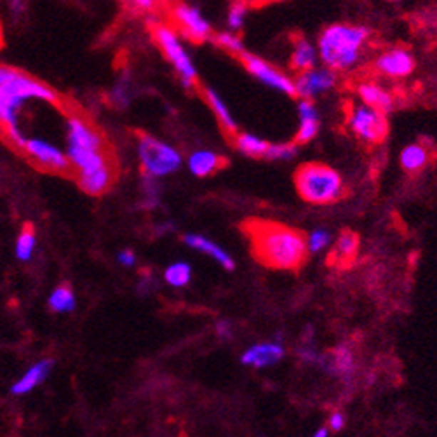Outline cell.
Returning a JSON list of instances; mask_svg holds the SVG:
<instances>
[{
    "mask_svg": "<svg viewBox=\"0 0 437 437\" xmlns=\"http://www.w3.org/2000/svg\"><path fill=\"white\" fill-rule=\"evenodd\" d=\"M242 230L250 237L253 257L269 269L298 270L310 253L305 235L282 223L247 220Z\"/></svg>",
    "mask_w": 437,
    "mask_h": 437,
    "instance_id": "1",
    "label": "cell"
},
{
    "mask_svg": "<svg viewBox=\"0 0 437 437\" xmlns=\"http://www.w3.org/2000/svg\"><path fill=\"white\" fill-rule=\"evenodd\" d=\"M366 26L334 23L321 31L317 41L319 58L328 68L350 70L359 61L361 51L368 41Z\"/></svg>",
    "mask_w": 437,
    "mask_h": 437,
    "instance_id": "2",
    "label": "cell"
},
{
    "mask_svg": "<svg viewBox=\"0 0 437 437\" xmlns=\"http://www.w3.org/2000/svg\"><path fill=\"white\" fill-rule=\"evenodd\" d=\"M29 100H41L56 106L61 105V96L56 91L19 70L7 84L0 88V122L4 129L19 125L18 113Z\"/></svg>",
    "mask_w": 437,
    "mask_h": 437,
    "instance_id": "3",
    "label": "cell"
},
{
    "mask_svg": "<svg viewBox=\"0 0 437 437\" xmlns=\"http://www.w3.org/2000/svg\"><path fill=\"white\" fill-rule=\"evenodd\" d=\"M66 153L73 173L98 166L110 157L105 150L103 135L77 113L66 119Z\"/></svg>",
    "mask_w": 437,
    "mask_h": 437,
    "instance_id": "4",
    "label": "cell"
},
{
    "mask_svg": "<svg viewBox=\"0 0 437 437\" xmlns=\"http://www.w3.org/2000/svg\"><path fill=\"white\" fill-rule=\"evenodd\" d=\"M298 195L310 204H329L344 195V180L322 163H305L294 173Z\"/></svg>",
    "mask_w": 437,
    "mask_h": 437,
    "instance_id": "5",
    "label": "cell"
},
{
    "mask_svg": "<svg viewBox=\"0 0 437 437\" xmlns=\"http://www.w3.org/2000/svg\"><path fill=\"white\" fill-rule=\"evenodd\" d=\"M138 157L145 175H150L153 178L173 175L181 166L180 152L150 135L138 138Z\"/></svg>",
    "mask_w": 437,
    "mask_h": 437,
    "instance_id": "6",
    "label": "cell"
},
{
    "mask_svg": "<svg viewBox=\"0 0 437 437\" xmlns=\"http://www.w3.org/2000/svg\"><path fill=\"white\" fill-rule=\"evenodd\" d=\"M153 38L163 49L164 56L168 58V61L175 66L176 73H178L181 82L187 89L197 88V82H199V76H197V70L192 58L188 56L187 49L181 44L178 34L168 25H155L153 29Z\"/></svg>",
    "mask_w": 437,
    "mask_h": 437,
    "instance_id": "7",
    "label": "cell"
},
{
    "mask_svg": "<svg viewBox=\"0 0 437 437\" xmlns=\"http://www.w3.org/2000/svg\"><path fill=\"white\" fill-rule=\"evenodd\" d=\"M350 129L368 143H380L389 135L387 113L362 103L354 106L349 115Z\"/></svg>",
    "mask_w": 437,
    "mask_h": 437,
    "instance_id": "8",
    "label": "cell"
},
{
    "mask_svg": "<svg viewBox=\"0 0 437 437\" xmlns=\"http://www.w3.org/2000/svg\"><path fill=\"white\" fill-rule=\"evenodd\" d=\"M23 152L35 166L44 169V171L56 173V175H66L72 171L68 153L63 152L61 148L49 143V141L41 140V138H29Z\"/></svg>",
    "mask_w": 437,
    "mask_h": 437,
    "instance_id": "9",
    "label": "cell"
},
{
    "mask_svg": "<svg viewBox=\"0 0 437 437\" xmlns=\"http://www.w3.org/2000/svg\"><path fill=\"white\" fill-rule=\"evenodd\" d=\"M239 60L242 61V65L246 66L247 72L251 73L257 81L262 82L267 88H272L279 93H284L287 96H297V89H294V81L286 76V73L279 72L275 66H272L270 63H267L262 58L255 56V54L244 53L239 56Z\"/></svg>",
    "mask_w": 437,
    "mask_h": 437,
    "instance_id": "10",
    "label": "cell"
},
{
    "mask_svg": "<svg viewBox=\"0 0 437 437\" xmlns=\"http://www.w3.org/2000/svg\"><path fill=\"white\" fill-rule=\"evenodd\" d=\"M173 18H175L176 26H178L181 35L187 37L192 42H206L211 38V25L202 13L194 6L188 4H176L173 9Z\"/></svg>",
    "mask_w": 437,
    "mask_h": 437,
    "instance_id": "11",
    "label": "cell"
},
{
    "mask_svg": "<svg viewBox=\"0 0 437 437\" xmlns=\"http://www.w3.org/2000/svg\"><path fill=\"white\" fill-rule=\"evenodd\" d=\"M334 84H336V73L328 66H324V68L314 66V68L300 72L298 77L294 78L297 94L300 98H305V100H314L319 94L328 93L334 88Z\"/></svg>",
    "mask_w": 437,
    "mask_h": 437,
    "instance_id": "12",
    "label": "cell"
},
{
    "mask_svg": "<svg viewBox=\"0 0 437 437\" xmlns=\"http://www.w3.org/2000/svg\"><path fill=\"white\" fill-rule=\"evenodd\" d=\"M375 66L378 72L392 78L408 77L415 70V60L413 54L403 47H394L391 51H385L384 54L376 58Z\"/></svg>",
    "mask_w": 437,
    "mask_h": 437,
    "instance_id": "13",
    "label": "cell"
},
{
    "mask_svg": "<svg viewBox=\"0 0 437 437\" xmlns=\"http://www.w3.org/2000/svg\"><path fill=\"white\" fill-rule=\"evenodd\" d=\"M284 356V349L279 344H258L253 345L242 354L241 362L244 366L251 368H269V366L277 364Z\"/></svg>",
    "mask_w": 437,
    "mask_h": 437,
    "instance_id": "14",
    "label": "cell"
},
{
    "mask_svg": "<svg viewBox=\"0 0 437 437\" xmlns=\"http://www.w3.org/2000/svg\"><path fill=\"white\" fill-rule=\"evenodd\" d=\"M53 366H54V362L51 359H42V361L35 362L34 366H30V368L26 369L25 375L19 378L18 381H14V385L11 387V392H13L14 396H25V394H29L34 391V389H37L38 385H41L42 381H44L46 378L51 375V371H53Z\"/></svg>",
    "mask_w": 437,
    "mask_h": 437,
    "instance_id": "15",
    "label": "cell"
},
{
    "mask_svg": "<svg viewBox=\"0 0 437 437\" xmlns=\"http://www.w3.org/2000/svg\"><path fill=\"white\" fill-rule=\"evenodd\" d=\"M183 242L187 244L188 247H192V250L207 255V257L215 259V262L218 263V265H222L225 270L235 269L234 258H232L225 250H222L218 244L210 241V239L202 237V235H199V234H187L183 237Z\"/></svg>",
    "mask_w": 437,
    "mask_h": 437,
    "instance_id": "16",
    "label": "cell"
},
{
    "mask_svg": "<svg viewBox=\"0 0 437 437\" xmlns=\"http://www.w3.org/2000/svg\"><path fill=\"white\" fill-rule=\"evenodd\" d=\"M225 166L227 160L220 153L210 150H197L188 159V169L197 178H206V176L215 175L216 171Z\"/></svg>",
    "mask_w": 437,
    "mask_h": 437,
    "instance_id": "17",
    "label": "cell"
},
{
    "mask_svg": "<svg viewBox=\"0 0 437 437\" xmlns=\"http://www.w3.org/2000/svg\"><path fill=\"white\" fill-rule=\"evenodd\" d=\"M319 60L317 47L305 37L294 38L293 53H291V68L297 70L298 73L305 72V70L314 68Z\"/></svg>",
    "mask_w": 437,
    "mask_h": 437,
    "instance_id": "18",
    "label": "cell"
},
{
    "mask_svg": "<svg viewBox=\"0 0 437 437\" xmlns=\"http://www.w3.org/2000/svg\"><path fill=\"white\" fill-rule=\"evenodd\" d=\"M357 250H359V237H357V234L345 230L344 234H340V237L336 239V242H334L329 259H331L333 265L338 267L350 265V263L354 262V258H356Z\"/></svg>",
    "mask_w": 437,
    "mask_h": 437,
    "instance_id": "19",
    "label": "cell"
},
{
    "mask_svg": "<svg viewBox=\"0 0 437 437\" xmlns=\"http://www.w3.org/2000/svg\"><path fill=\"white\" fill-rule=\"evenodd\" d=\"M202 93H204V98H206L207 105H210V108L212 110V113H215V117L218 119L220 124H222L223 131H225L228 136L237 135L239 133L237 122H235L234 115H232L230 110H228L225 101H223L222 98L218 96V93L211 88H204Z\"/></svg>",
    "mask_w": 437,
    "mask_h": 437,
    "instance_id": "20",
    "label": "cell"
},
{
    "mask_svg": "<svg viewBox=\"0 0 437 437\" xmlns=\"http://www.w3.org/2000/svg\"><path fill=\"white\" fill-rule=\"evenodd\" d=\"M362 103L373 106V108L380 110V112L389 113L394 108V100L389 91H385L381 86L373 84V82H364L357 89Z\"/></svg>",
    "mask_w": 437,
    "mask_h": 437,
    "instance_id": "21",
    "label": "cell"
},
{
    "mask_svg": "<svg viewBox=\"0 0 437 437\" xmlns=\"http://www.w3.org/2000/svg\"><path fill=\"white\" fill-rule=\"evenodd\" d=\"M319 364H322L331 373H336V375L349 376L354 371V354L347 347H340L334 350L329 359H322L321 357Z\"/></svg>",
    "mask_w": 437,
    "mask_h": 437,
    "instance_id": "22",
    "label": "cell"
},
{
    "mask_svg": "<svg viewBox=\"0 0 437 437\" xmlns=\"http://www.w3.org/2000/svg\"><path fill=\"white\" fill-rule=\"evenodd\" d=\"M234 145L244 155L255 157V159L257 157L258 159L259 157L265 159L267 148H269V143L265 140H262L259 136L250 135V133H237V135H234Z\"/></svg>",
    "mask_w": 437,
    "mask_h": 437,
    "instance_id": "23",
    "label": "cell"
},
{
    "mask_svg": "<svg viewBox=\"0 0 437 437\" xmlns=\"http://www.w3.org/2000/svg\"><path fill=\"white\" fill-rule=\"evenodd\" d=\"M49 309L56 314H70L76 310V294H73L72 287L61 284L51 293L49 297Z\"/></svg>",
    "mask_w": 437,
    "mask_h": 437,
    "instance_id": "24",
    "label": "cell"
},
{
    "mask_svg": "<svg viewBox=\"0 0 437 437\" xmlns=\"http://www.w3.org/2000/svg\"><path fill=\"white\" fill-rule=\"evenodd\" d=\"M428 163V152L423 145H408L403 152H401V166L406 169L408 173H416L425 168Z\"/></svg>",
    "mask_w": 437,
    "mask_h": 437,
    "instance_id": "25",
    "label": "cell"
},
{
    "mask_svg": "<svg viewBox=\"0 0 437 437\" xmlns=\"http://www.w3.org/2000/svg\"><path fill=\"white\" fill-rule=\"evenodd\" d=\"M35 246H37V235L31 225H25L19 232L18 241H16V258L21 262H29L34 257Z\"/></svg>",
    "mask_w": 437,
    "mask_h": 437,
    "instance_id": "26",
    "label": "cell"
},
{
    "mask_svg": "<svg viewBox=\"0 0 437 437\" xmlns=\"http://www.w3.org/2000/svg\"><path fill=\"white\" fill-rule=\"evenodd\" d=\"M164 279L169 286L185 287L192 279V267L185 262H176L164 272Z\"/></svg>",
    "mask_w": 437,
    "mask_h": 437,
    "instance_id": "27",
    "label": "cell"
},
{
    "mask_svg": "<svg viewBox=\"0 0 437 437\" xmlns=\"http://www.w3.org/2000/svg\"><path fill=\"white\" fill-rule=\"evenodd\" d=\"M216 44L220 47H223V49L228 51L230 54H235V56H241V54L246 51V47H244L241 37H239L235 31H223V34H218L215 37Z\"/></svg>",
    "mask_w": 437,
    "mask_h": 437,
    "instance_id": "28",
    "label": "cell"
},
{
    "mask_svg": "<svg viewBox=\"0 0 437 437\" xmlns=\"http://www.w3.org/2000/svg\"><path fill=\"white\" fill-rule=\"evenodd\" d=\"M298 153V143H272L265 153L269 160H291Z\"/></svg>",
    "mask_w": 437,
    "mask_h": 437,
    "instance_id": "29",
    "label": "cell"
},
{
    "mask_svg": "<svg viewBox=\"0 0 437 437\" xmlns=\"http://www.w3.org/2000/svg\"><path fill=\"white\" fill-rule=\"evenodd\" d=\"M247 18V6L244 2H235L234 6L230 7L227 16V23H228V30L230 31H239L244 26Z\"/></svg>",
    "mask_w": 437,
    "mask_h": 437,
    "instance_id": "30",
    "label": "cell"
},
{
    "mask_svg": "<svg viewBox=\"0 0 437 437\" xmlns=\"http://www.w3.org/2000/svg\"><path fill=\"white\" fill-rule=\"evenodd\" d=\"M329 242H331V234L324 228H317L307 237V246H309L310 253H319L324 247H328Z\"/></svg>",
    "mask_w": 437,
    "mask_h": 437,
    "instance_id": "31",
    "label": "cell"
},
{
    "mask_svg": "<svg viewBox=\"0 0 437 437\" xmlns=\"http://www.w3.org/2000/svg\"><path fill=\"white\" fill-rule=\"evenodd\" d=\"M319 133V119H303L300 120V129L297 133V141L294 143L305 145L312 141Z\"/></svg>",
    "mask_w": 437,
    "mask_h": 437,
    "instance_id": "32",
    "label": "cell"
},
{
    "mask_svg": "<svg viewBox=\"0 0 437 437\" xmlns=\"http://www.w3.org/2000/svg\"><path fill=\"white\" fill-rule=\"evenodd\" d=\"M143 192H145V204L147 206H155L157 200H159V181L153 178L150 175L143 176Z\"/></svg>",
    "mask_w": 437,
    "mask_h": 437,
    "instance_id": "33",
    "label": "cell"
},
{
    "mask_svg": "<svg viewBox=\"0 0 437 437\" xmlns=\"http://www.w3.org/2000/svg\"><path fill=\"white\" fill-rule=\"evenodd\" d=\"M113 100H115V103L119 106H125L129 103V100H131V91H129V78L128 77H122L119 82H117L115 89H113L112 93Z\"/></svg>",
    "mask_w": 437,
    "mask_h": 437,
    "instance_id": "34",
    "label": "cell"
},
{
    "mask_svg": "<svg viewBox=\"0 0 437 437\" xmlns=\"http://www.w3.org/2000/svg\"><path fill=\"white\" fill-rule=\"evenodd\" d=\"M117 262H119L122 267H133L136 263V255L133 253L131 250H124L117 255Z\"/></svg>",
    "mask_w": 437,
    "mask_h": 437,
    "instance_id": "35",
    "label": "cell"
},
{
    "mask_svg": "<svg viewBox=\"0 0 437 437\" xmlns=\"http://www.w3.org/2000/svg\"><path fill=\"white\" fill-rule=\"evenodd\" d=\"M18 68H13V66H0V88H2L4 84H7V82L13 78L16 73H18Z\"/></svg>",
    "mask_w": 437,
    "mask_h": 437,
    "instance_id": "36",
    "label": "cell"
},
{
    "mask_svg": "<svg viewBox=\"0 0 437 437\" xmlns=\"http://www.w3.org/2000/svg\"><path fill=\"white\" fill-rule=\"evenodd\" d=\"M344 425H345L344 415H341V413H333L331 418H329V428L334 432H338L344 428Z\"/></svg>",
    "mask_w": 437,
    "mask_h": 437,
    "instance_id": "37",
    "label": "cell"
},
{
    "mask_svg": "<svg viewBox=\"0 0 437 437\" xmlns=\"http://www.w3.org/2000/svg\"><path fill=\"white\" fill-rule=\"evenodd\" d=\"M7 6H9V9L13 11L14 14H21L23 11L26 9L25 0H7Z\"/></svg>",
    "mask_w": 437,
    "mask_h": 437,
    "instance_id": "38",
    "label": "cell"
},
{
    "mask_svg": "<svg viewBox=\"0 0 437 437\" xmlns=\"http://www.w3.org/2000/svg\"><path fill=\"white\" fill-rule=\"evenodd\" d=\"M216 333H218V336L227 338L230 336V322L228 321H220L218 324H216Z\"/></svg>",
    "mask_w": 437,
    "mask_h": 437,
    "instance_id": "39",
    "label": "cell"
},
{
    "mask_svg": "<svg viewBox=\"0 0 437 437\" xmlns=\"http://www.w3.org/2000/svg\"><path fill=\"white\" fill-rule=\"evenodd\" d=\"M133 4H135V6H138L140 7V9H145V11H150L152 7H153V0H131Z\"/></svg>",
    "mask_w": 437,
    "mask_h": 437,
    "instance_id": "40",
    "label": "cell"
},
{
    "mask_svg": "<svg viewBox=\"0 0 437 437\" xmlns=\"http://www.w3.org/2000/svg\"><path fill=\"white\" fill-rule=\"evenodd\" d=\"M329 434V431L326 427H321V431L316 432V437H326Z\"/></svg>",
    "mask_w": 437,
    "mask_h": 437,
    "instance_id": "41",
    "label": "cell"
},
{
    "mask_svg": "<svg viewBox=\"0 0 437 437\" xmlns=\"http://www.w3.org/2000/svg\"><path fill=\"white\" fill-rule=\"evenodd\" d=\"M2 131H4V128H2V122H0V135H2Z\"/></svg>",
    "mask_w": 437,
    "mask_h": 437,
    "instance_id": "42",
    "label": "cell"
},
{
    "mask_svg": "<svg viewBox=\"0 0 437 437\" xmlns=\"http://www.w3.org/2000/svg\"><path fill=\"white\" fill-rule=\"evenodd\" d=\"M391 2H401V0H391Z\"/></svg>",
    "mask_w": 437,
    "mask_h": 437,
    "instance_id": "43",
    "label": "cell"
}]
</instances>
